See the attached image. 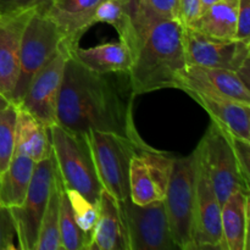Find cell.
Returning <instances> with one entry per match:
<instances>
[{"label": "cell", "mask_w": 250, "mask_h": 250, "mask_svg": "<svg viewBox=\"0 0 250 250\" xmlns=\"http://www.w3.org/2000/svg\"><path fill=\"white\" fill-rule=\"evenodd\" d=\"M220 1V0H200V5H202V11L203 10H205L207 7L211 6L212 4H215V2Z\"/></svg>", "instance_id": "obj_36"}, {"label": "cell", "mask_w": 250, "mask_h": 250, "mask_svg": "<svg viewBox=\"0 0 250 250\" xmlns=\"http://www.w3.org/2000/svg\"><path fill=\"white\" fill-rule=\"evenodd\" d=\"M62 188V182L59 177V173H56L49 195L48 205L42 217L38 241L34 250H61L59 219H60V197Z\"/></svg>", "instance_id": "obj_25"}, {"label": "cell", "mask_w": 250, "mask_h": 250, "mask_svg": "<svg viewBox=\"0 0 250 250\" xmlns=\"http://www.w3.org/2000/svg\"><path fill=\"white\" fill-rule=\"evenodd\" d=\"M51 149L59 177L65 189H75L98 203L103 187L98 177L87 133L50 126Z\"/></svg>", "instance_id": "obj_3"}, {"label": "cell", "mask_w": 250, "mask_h": 250, "mask_svg": "<svg viewBox=\"0 0 250 250\" xmlns=\"http://www.w3.org/2000/svg\"><path fill=\"white\" fill-rule=\"evenodd\" d=\"M187 66L183 24L155 20L134 54L128 70L134 95L177 88Z\"/></svg>", "instance_id": "obj_2"}, {"label": "cell", "mask_w": 250, "mask_h": 250, "mask_svg": "<svg viewBox=\"0 0 250 250\" xmlns=\"http://www.w3.org/2000/svg\"><path fill=\"white\" fill-rule=\"evenodd\" d=\"M177 89L219 95L250 104L248 85L244 84L234 71L226 68L188 65L181 75Z\"/></svg>", "instance_id": "obj_16"}, {"label": "cell", "mask_w": 250, "mask_h": 250, "mask_svg": "<svg viewBox=\"0 0 250 250\" xmlns=\"http://www.w3.org/2000/svg\"><path fill=\"white\" fill-rule=\"evenodd\" d=\"M103 0H51L43 5V11L59 27L65 42L75 49L93 24V17Z\"/></svg>", "instance_id": "obj_17"}, {"label": "cell", "mask_w": 250, "mask_h": 250, "mask_svg": "<svg viewBox=\"0 0 250 250\" xmlns=\"http://www.w3.org/2000/svg\"><path fill=\"white\" fill-rule=\"evenodd\" d=\"M186 93L207 110L212 121L222 128L239 138L250 141V104L199 92Z\"/></svg>", "instance_id": "obj_19"}, {"label": "cell", "mask_w": 250, "mask_h": 250, "mask_svg": "<svg viewBox=\"0 0 250 250\" xmlns=\"http://www.w3.org/2000/svg\"><path fill=\"white\" fill-rule=\"evenodd\" d=\"M11 103L12 102L9 99V98L5 97V95L2 94V93H0V110H2V109H5V107H7L10 104H11Z\"/></svg>", "instance_id": "obj_35"}, {"label": "cell", "mask_w": 250, "mask_h": 250, "mask_svg": "<svg viewBox=\"0 0 250 250\" xmlns=\"http://www.w3.org/2000/svg\"><path fill=\"white\" fill-rule=\"evenodd\" d=\"M71 56L85 68L98 73L128 71L133 62L131 50L120 39L90 48L78 45L71 50Z\"/></svg>", "instance_id": "obj_21"}, {"label": "cell", "mask_w": 250, "mask_h": 250, "mask_svg": "<svg viewBox=\"0 0 250 250\" xmlns=\"http://www.w3.org/2000/svg\"><path fill=\"white\" fill-rule=\"evenodd\" d=\"M61 250H87L90 237L80 229L73 216L70 202L62 188L60 197V219H59Z\"/></svg>", "instance_id": "obj_26"}, {"label": "cell", "mask_w": 250, "mask_h": 250, "mask_svg": "<svg viewBox=\"0 0 250 250\" xmlns=\"http://www.w3.org/2000/svg\"><path fill=\"white\" fill-rule=\"evenodd\" d=\"M71 50L72 48L63 41L55 55L34 75L23 97L16 103L48 127L56 124L59 95Z\"/></svg>", "instance_id": "obj_11"}, {"label": "cell", "mask_w": 250, "mask_h": 250, "mask_svg": "<svg viewBox=\"0 0 250 250\" xmlns=\"http://www.w3.org/2000/svg\"><path fill=\"white\" fill-rule=\"evenodd\" d=\"M0 15H1V11H0Z\"/></svg>", "instance_id": "obj_37"}, {"label": "cell", "mask_w": 250, "mask_h": 250, "mask_svg": "<svg viewBox=\"0 0 250 250\" xmlns=\"http://www.w3.org/2000/svg\"><path fill=\"white\" fill-rule=\"evenodd\" d=\"M100 185L117 202L129 198V165L143 139H131L109 132H85Z\"/></svg>", "instance_id": "obj_5"}, {"label": "cell", "mask_w": 250, "mask_h": 250, "mask_svg": "<svg viewBox=\"0 0 250 250\" xmlns=\"http://www.w3.org/2000/svg\"><path fill=\"white\" fill-rule=\"evenodd\" d=\"M221 224L226 250L249 249V193L238 190L222 203Z\"/></svg>", "instance_id": "obj_22"}, {"label": "cell", "mask_w": 250, "mask_h": 250, "mask_svg": "<svg viewBox=\"0 0 250 250\" xmlns=\"http://www.w3.org/2000/svg\"><path fill=\"white\" fill-rule=\"evenodd\" d=\"M36 9L1 12L0 15V93L10 100L19 78L22 34Z\"/></svg>", "instance_id": "obj_15"}, {"label": "cell", "mask_w": 250, "mask_h": 250, "mask_svg": "<svg viewBox=\"0 0 250 250\" xmlns=\"http://www.w3.org/2000/svg\"><path fill=\"white\" fill-rule=\"evenodd\" d=\"M236 39L250 41V0L238 1Z\"/></svg>", "instance_id": "obj_32"}, {"label": "cell", "mask_w": 250, "mask_h": 250, "mask_svg": "<svg viewBox=\"0 0 250 250\" xmlns=\"http://www.w3.org/2000/svg\"><path fill=\"white\" fill-rule=\"evenodd\" d=\"M65 41L59 27L44 15L43 6L29 17L21 41L20 72L12 94V103H19L37 72L53 58Z\"/></svg>", "instance_id": "obj_7"}, {"label": "cell", "mask_w": 250, "mask_h": 250, "mask_svg": "<svg viewBox=\"0 0 250 250\" xmlns=\"http://www.w3.org/2000/svg\"><path fill=\"white\" fill-rule=\"evenodd\" d=\"M98 209V221L87 250H129L128 233L120 202L103 189Z\"/></svg>", "instance_id": "obj_18"}, {"label": "cell", "mask_w": 250, "mask_h": 250, "mask_svg": "<svg viewBox=\"0 0 250 250\" xmlns=\"http://www.w3.org/2000/svg\"><path fill=\"white\" fill-rule=\"evenodd\" d=\"M226 131V129H225ZM227 137L229 139L232 148H233L234 156L237 159L241 172L243 173L244 177L250 182V170H249V164H250V141H246L243 138L234 136V134L227 132Z\"/></svg>", "instance_id": "obj_31"}, {"label": "cell", "mask_w": 250, "mask_h": 250, "mask_svg": "<svg viewBox=\"0 0 250 250\" xmlns=\"http://www.w3.org/2000/svg\"><path fill=\"white\" fill-rule=\"evenodd\" d=\"M56 173L58 170L53 154L45 160L37 163L23 203L17 208H10L16 221L20 250L36 248L39 226L48 205Z\"/></svg>", "instance_id": "obj_9"}, {"label": "cell", "mask_w": 250, "mask_h": 250, "mask_svg": "<svg viewBox=\"0 0 250 250\" xmlns=\"http://www.w3.org/2000/svg\"><path fill=\"white\" fill-rule=\"evenodd\" d=\"M197 163L194 151L176 158L164 204L173 242L178 249L194 250Z\"/></svg>", "instance_id": "obj_4"}, {"label": "cell", "mask_w": 250, "mask_h": 250, "mask_svg": "<svg viewBox=\"0 0 250 250\" xmlns=\"http://www.w3.org/2000/svg\"><path fill=\"white\" fill-rule=\"evenodd\" d=\"M238 1L220 0L203 10L198 19L188 26L216 38L236 39Z\"/></svg>", "instance_id": "obj_24"}, {"label": "cell", "mask_w": 250, "mask_h": 250, "mask_svg": "<svg viewBox=\"0 0 250 250\" xmlns=\"http://www.w3.org/2000/svg\"><path fill=\"white\" fill-rule=\"evenodd\" d=\"M194 151L221 205L232 193H249V181L241 172L226 131L220 125L211 120Z\"/></svg>", "instance_id": "obj_6"}, {"label": "cell", "mask_w": 250, "mask_h": 250, "mask_svg": "<svg viewBox=\"0 0 250 250\" xmlns=\"http://www.w3.org/2000/svg\"><path fill=\"white\" fill-rule=\"evenodd\" d=\"M14 153L27 155L36 164L53 154L50 127L19 105Z\"/></svg>", "instance_id": "obj_20"}, {"label": "cell", "mask_w": 250, "mask_h": 250, "mask_svg": "<svg viewBox=\"0 0 250 250\" xmlns=\"http://www.w3.org/2000/svg\"><path fill=\"white\" fill-rule=\"evenodd\" d=\"M175 156L144 144L129 165V199L138 205L163 202L167 192Z\"/></svg>", "instance_id": "obj_8"}, {"label": "cell", "mask_w": 250, "mask_h": 250, "mask_svg": "<svg viewBox=\"0 0 250 250\" xmlns=\"http://www.w3.org/2000/svg\"><path fill=\"white\" fill-rule=\"evenodd\" d=\"M17 105L11 103L0 110V175L6 170L14 156Z\"/></svg>", "instance_id": "obj_27"}, {"label": "cell", "mask_w": 250, "mask_h": 250, "mask_svg": "<svg viewBox=\"0 0 250 250\" xmlns=\"http://www.w3.org/2000/svg\"><path fill=\"white\" fill-rule=\"evenodd\" d=\"M36 163L23 154L14 153L6 170L0 175V205L17 208L23 203L31 185Z\"/></svg>", "instance_id": "obj_23"}, {"label": "cell", "mask_w": 250, "mask_h": 250, "mask_svg": "<svg viewBox=\"0 0 250 250\" xmlns=\"http://www.w3.org/2000/svg\"><path fill=\"white\" fill-rule=\"evenodd\" d=\"M195 155V151H194ZM194 250H226L221 224V203L197 155Z\"/></svg>", "instance_id": "obj_13"}, {"label": "cell", "mask_w": 250, "mask_h": 250, "mask_svg": "<svg viewBox=\"0 0 250 250\" xmlns=\"http://www.w3.org/2000/svg\"><path fill=\"white\" fill-rule=\"evenodd\" d=\"M128 71L98 73L68 56L59 95L56 124L72 132H109L141 139L133 120Z\"/></svg>", "instance_id": "obj_1"}, {"label": "cell", "mask_w": 250, "mask_h": 250, "mask_svg": "<svg viewBox=\"0 0 250 250\" xmlns=\"http://www.w3.org/2000/svg\"><path fill=\"white\" fill-rule=\"evenodd\" d=\"M139 1L142 7L154 19L168 20V21L182 23L180 0H139Z\"/></svg>", "instance_id": "obj_29"}, {"label": "cell", "mask_w": 250, "mask_h": 250, "mask_svg": "<svg viewBox=\"0 0 250 250\" xmlns=\"http://www.w3.org/2000/svg\"><path fill=\"white\" fill-rule=\"evenodd\" d=\"M51 0H0V11L9 12L17 10L34 9L49 4Z\"/></svg>", "instance_id": "obj_33"}, {"label": "cell", "mask_w": 250, "mask_h": 250, "mask_svg": "<svg viewBox=\"0 0 250 250\" xmlns=\"http://www.w3.org/2000/svg\"><path fill=\"white\" fill-rule=\"evenodd\" d=\"M120 204L128 233L129 250L178 249L171 234L164 200L138 205L127 198Z\"/></svg>", "instance_id": "obj_10"}, {"label": "cell", "mask_w": 250, "mask_h": 250, "mask_svg": "<svg viewBox=\"0 0 250 250\" xmlns=\"http://www.w3.org/2000/svg\"><path fill=\"white\" fill-rule=\"evenodd\" d=\"M155 20L142 7L139 0H103L93 17V24L107 23L116 29L119 39L131 50H138Z\"/></svg>", "instance_id": "obj_14"}, {"label": "cell", "mask_w": 250, "mask_h": 250, "mask_svg": "<svg viewBox=\"0 0 250 250\" xmlns=\"http://www.w3.org/2000/svg\"><path fill=\"white\" fill-rule=\"evenodd\" d=\"M20 249L19 233L10 208L0 205V250Z\"/></svg>", "instance_id": "obj_30"}, {"label": "cell", "mask_w": 250, "mask_h": 250, "mask_svg": "<svg viewBox=\"0 0 250 250\" xmlns=\"http://www.w3.org/2000/svg\"><path fill=\"white\" fill-rule=\"evenodd\" d=\"M183 45L187 65L226 68L236 72L250 60V41L216 38L189 26H183Z\"/></svg>", "instance_id": "obj_12"}, {"label": "cell", "mask_w": 250, "mask_h": 250, "mask_svg": "<svg viewBox=\"0 0 250 250\" xmlns=\"http://www.w3.org/2000/svg\"><path fill=\"white\" fill-rule=\"evenodd\" d=\"M65 193L67 195L77 225L83 232L92 237L93 229H94L98 221V215H99L98 203H92L75 189H65Z\"/></svg>", "instance_id": "obj_28"}, {"label": "cell", "mask_w": 250, "mask_h": 250, "mask_svg": "<svg viewBox=\"0 0 250 250\" xmlns=\"http://www.w3.org/2000/svg\"><path fill=\"white\" fill-rule=\"evenodd\" d=\"M181 2V15H182L183 26H188L202 12V5L200 0H180Z\"/></svg>", "instance_id": "obj_34"}]
</instances>
